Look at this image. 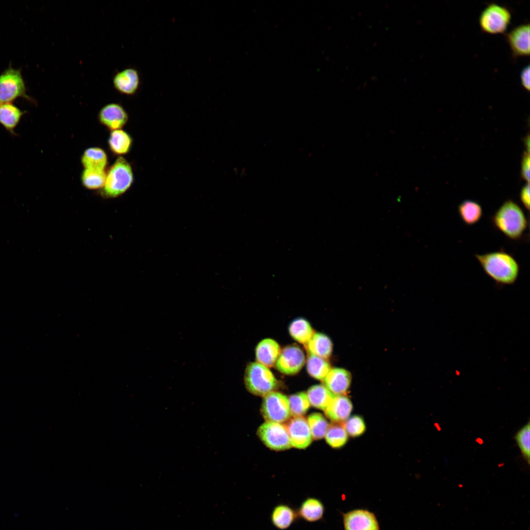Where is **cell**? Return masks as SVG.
Masks as SVG:
<instances>
[{"label": "cell", "mask_w": 530, "mask_h": 530, "mask_svg": "<svg viewBox=\"0 0 530 530\" xmlns=\"http://www.w3.org/2000/svg\"><path fill=\"white\" fill-rule=\"evenodd\" d=\"M113 84L115 90L122 94L134 95L140 85L138 71L134 68H128L118 72L113 78Z\"/></svg>", "instance_id": "14"}, {"label": "cell", "mask_w": 530, "mask_h": 530, "mask_svg": "<svg viewBox=\"0 0 530 530\" xmlns=\"http://www.w3.org/2000/svg\"><path fill=\"white\" fill-rule=\"evenodd\" d=\"M530 155L526 151L523 155L521 161V177L526 181L529 183L530 181Z\"/></svg>", "instance_id": "34"}, {"label": "cell", "mask_w": 530, "mask_h": 530, "mask_svg": "<svg viewBox=\"0 0 530 530\" xmlns=\"http://www.w3.org/2000/svg\"><path fill=\"white\" fill-rule=\"evenodd\" d=\"M106 174L104 170L85 169L81 179L83 185L88 189H95L103 187Z\"/></svg>", "instance_id": "29"}, {"label": "cell", "mask_w": 530, "mask_h": 530, "mask_svg": "<svg viewBox=\"0 0 530 530\" xmlns=\"http://www.w3.org/2000/svg\"><path fill=\"white\" fill-rule=\"evenodd\" d=\"M307 422L313 439L318 440L325 437L329 425L322 415L312 413L309 416Z\"/></svg>", "instance_id": "31"}, {"label": "cell", "mask_w": 530, "mask_h": 530, "mask_svg": "<svg viewBox=\"0 0 530 530\" xmlns=\"http://www.w3.org/2000/svg\"><path fill=\"white\" fill-rule=\"evenodd\" d=\"M133 182L132 167L123 158H118L106 175L105 184L102 190L106 197L113 198L124 193Z\"/></svg>", "instance_id": "3"}, {"label": "cell", "mask_w": 530, "mask_h": 530, "mask_svg": "<svg viewBox=\"0 0 530 530\" xmlns=\"http://www.w3.org/2000/svg\"><path fill=\"white\" fill-rule=\"evenodd\" d=\"M25 113L12 103H0V124L11 134L15 135V130Z\"/></svg>", "instance_id": "18"}, {"label": "cell", "mask_w": 530, "mask_h": 530, "mask_svg": "<svg viewBox=\"0 0 530 530\" xmlns=\"http://www.w3.org/2000/svg\"><path fill=\"white\" fill-rule=\"evenodd\" d=\"M291 415L293 417L303 415L308 410L310 403L306 393L300 392L291 395L288 398Z\"/></svg>", "instance_id": "32"}, {"label": "cell", "mask_w": 530, "mask_h": 530, "mask_svg": "<svg viewBox=\"0 0 530 530\" xmlns=\"http://www.w3.org/2000/svg\"><path fill=\"white\" fill-rule=\"evenodd\" d=\"M343 426L348 435L353 437L361 436L365 432L366 428L364 419L358 415L349 417L344 422Z\"/></svg>", "instance_id": "33"}, {"label": "cell", "mask_w": 530, "mask_h": 530, "mask_svg": "<svg viewBox=\"0 0 530 530\" xmlns=\"http://www.w3.org/2000/svg\"><path fill=\"white\" fill-rule=\"evenodd\" d=\"M244 380L247 390L259 396H265L273 392L278 385L277 379L269 369L258 362L247 365Z\"/></svg>", "instance_id": "4"}, {"label": "cell", "mask_w": 530, "mask_h": 530, "mask_svg": "<svg viewBox=\"0 0 530 530\" xmlns=\"http://www.w3.org/2000/svg\"><path fill=\"white\" fill-rule=\"evenodd\" d=\"M344 530H379L375 515L367 510L358 509L343 514Z\"/></svg>", "instance_id": "10"}, {"label": "cell", "mask_w": 530, "mask_h": 530, "mask_svg": "<svg viewBox=\"0 0 530 530\" xmlns=\"http://www.w3.org/2000/svg\"><path fill=\"white\" fill-rule=\"evenodd\" d=\"M459 217L463 222L469 226L477 223L481 218L483 210L476 201L466 200L460 203L457 208Z\"/></svg>", "instance_id": "22"}, {"label": "cell", "mask_w": 530, "mask_h": 530, "mask_svg": "<svg viewBox=\"0 0 530 530\" xmlns=\"http://www.w3.org/2000/svg\"><path fill=\"white\" fill-rule=\"evenodd\" d=\"M297 517L296 511L284 504L276 505L272 509L270 515L271 521L273 526L281 530L289 528Z\"/></svg>", "instance_id": "19"}, {"label": "cell", "mask_w": 530, "mask_h": 530, "mask_svg": "<svg viewBox=\"0 0 530 530\" xmlns=\"http://www.w3.org/2000/svg\"><path fill=\"white\" fill-rule=\"evenodd\" d=\"M505 38L514 57L530 55V24L518 25L505 33Z\"/></svg>", "instance_id": "11"}, {"label": "cell", "mask_w": 530, "mask_h": 530, "mask_svg": "<svg viewBox=\"0 0 530 530\" xmlns=\"http://www.w3.org/2000/svg\"><path fill=\"white\" fill-rule=\"evenodd\" d=\"M306 394L310 404L323 411L325 410L335 396L323 385L311 386Z\"/></svg>", "instance_id": "23"}, {"label": "cell", "mask_w": 530, "mask_h": 530, "mask_svg": "<svg viewBox=\"0 0 530 530\" xmlns=\"http://www.w3.org/2000/svg\"><path fill=\"white\" fill-rule=\"evenodd\" d=\"M110 149L117 155L125 154L130 150L132 139L130 135L121 130L113 131L108 140Z\"/></svg>", "instance_id": "25"}, {"label": "cell", "mask_w": 530, "mask_h": 530, "mask_svg": "<svg viewBox=\"0 0 530 530\" xmlns=\"http://www.w3.org/2000/svg\"><path fill=\"white\" fill-rule=\"evenodd\" d=\"M258 434L270 449L282 450L292 447L286 426L280 423L266 421L259 427Z\"/></svg>", "instance_id": "8"}, {"label": "cell", "mask_w": 530, "mask_h": 530, "mask_svg": "<svg viewBox=\"0 0 530 530\" xmlns=\"http://www.w3.org/2000/svg\"><path fill=\"white\" fill-rule=\"evenodd\" d=\"M523 459L528 465L530 462V423H528L520 428L514 436Z\"/></svg>", "instance_id": "30"}, {"label": "cell", "mask_w": 530, "mask_h": 530, "mask_svg": "<svg viewBox=\"0 0 530 530\" xmlns=\"http://www.w3.org/2000/svg\"><path fill=\"white\" fill-rule=\"evenodd\" d=\"M348 436L343 425L332 424L329 425L325 437L327 443L330 447L340 448L346 443Z\"/></svg>", "instance_id": "28"}, {"label": "cell", "mask_w": 530, "mask_h": 530, "mask_svg": "<svg viewBox=\"0 0 530 530\" xmlns=\"http://www.w3.org/2000/svg\"><path fill=\"white\" fill-rule=\"evenodd\" d=\"M324 507L318 499L309 497L305 499L296 511L297 515L309 522L320 520L324 514Z\"/></svg>", "instance_id": "20"}, {"label": "cell", "mask_w": 530, "mask_h": 530, "mask_svg": "<svg viewBox=\"0 0 530 530\" xmlns=\"http://www.w3.org/2000/svg\"><path fill=\"white\" fill-rule=\"evenodd\" d=\"M305 346L309 354L325 359L329 357L333 349V344L330 338L320 333H314Z\"/></svg>", "instance_id": "21"}, {"label": "cell", "mask_w": 530, "mask_h": 530, "mask_svg": "<svg viewBox=\"0 0 530 530\" xmlns=\"http://www.w3.org/2000/svg\"><path fill=\"white\" fill-rule=\"evenodd\" d=\"M81 162L85 169L104 170L107 164V156L101 148H90L84 152Z\"/></svg>", "instance_id": "24"}, {"label": "cell", "mask_w": 530, "mask_h": 530, "mask_svg": "<svg viewBox=\"0 0 530 530\" xmlns=\"http://www.w3.org/2000/svg\"><path fill=\"white\" fill-rule=\"evenodd\" d=\"M520 82L522 86L527 91L530 90V65L524 67L520 72Z\"/></svg>", "instance_id": "36"}, {"label": "cell", "mask_w": 530, "mask_h": 530, "mask_svg": "<svg viewBox=\"0 0 530 530\" xmlns=\"http://www.w3.org/2000/svg\"><path fill=\"white\" fill-rule=\"evenodd\" d=\"M520 200L524 207L529 211L530 210V184L528 183L521 189L520 193Z\"/></svg>", "instance_id": "35"}, {"label": "cell", "mask_w": 530, "mask_h": 530, "mask_svg": "<svg viewBox=\"0 0 530 530\" xmlns=\"http://www.w3.org/2000/svg\"><path fill=\"white\" fill-rule=\"evenodd\" d=\"M475 257L484 272L496 283L512 285L520 273V265L510 254L501 250L475 254Z\"/></svg>", "instance_id": "1"}, {"label": "cell", "mask_w": 530, "mask_h": 530, "mask_svg": "<svg viewBox=\"0 0 530 530\" xmlns=\"http://www.w3.org/2000/svg\"><path fill=\"white\" fill-rule=\"evenodd\" d=\"M261 410L268 422L283 423L291 416L288 398L279 392L273 391L265 396Z\"/></svg>", "instance_id": "7"}, {"label": "cell", "mask_w": 530, "mask_h": 530, "mask_svg": "<svg viewBox=\"0 0 530 530\" xmlns=\"http://www.w3.org/2000/svg\"><path fill=\"white\" fill-rule=\"evenodd\" d=\"M330 369V366L325 359L309 354L307 360V370L311 376L323 380Z\"/></svg>", "instance_id": "27"}, {"label": "cell", "mask_w": 530, "mask_h": 530, "mask_svg": "<svg viewBox=\"0 0 530 530\" xmlns=\"http://www.w3.org/2000/svg\"><path fill=\"white\" fill-rule=\"evenodd\" d=\"M352 409V403L348 397L345 395H337L334 396L324 411L329 419L340 423L344 422L349 417Z\"/></svg>", "instance_id": "16"}, {"label": "cell", "mask_w": 530, "mask_h": 530, "mask_svg": "<svg viewBox=\"0 0 530 530\" xmlns=\"http://www.w3.org/2000/svg\"><path fill=\"white\" fill-rule=\"evenodd\" d=\"M491 221L496 229L514 240L522 238L529 224L523 210L511 200L503 203L491 217Z\"/></svg>", "instance_id": "2"}, {"label": "cell", "mask_w": 530, "mask_h": 530, "mask_svg": "<svg viewBox=\"0 0 530 530\" xmlns=\"http://www.w3.org/2000/svg\"><path fill=\"white\" fill-rule=\"evenodd\" d=\"M323 381L324 386L334 395H344L350 387L351 376L347 370L335 368L330 369Z\"/></svg>", "instance_id": "15"}, {"label": "cell", "mask_w": 530, "mask_h": 530, "mask_svg": "<svg viewBox=\"0 0 530 530\" xmlns=\"http://www.w3.org/2000/svg\"><path fill=\"white\" fill-rule=\"evenodd\" d=\"M292 446L298 449H305L310 445L312 436L309 426L304 418L294 417L286 426Z\"/></svg>", "instance_id": "12"}, {"label": "cell", "mask_w": 530, "mask_h": 530, "mask_svg": "<svg viewBox=\"0 0 530 530\" xmlns=\"http://www.w3.org/2000/svg\"><path fill=\"white\" fill-rule=\"evenodd\" d=\"M289 330L293 339L304 345L315 333L309 322L301 318L294 320L290 325Z\"/></svg>", "instance_id": "26"}, {"label": "cell", "mask_w": 530, "mask_h": 530, "mask_svg": "<svg viewBox=\"0 0 530 530\" xmlns=\"http://www.w3.org/2000/svg\"><path fill=\"white\" fill-rule=\"evenodd\" d=\"M305 361V356L301 349L297 345H291L281 351L275 365L280 372L293 375L300 371Z\"/></svg>", "instance_id": "9"}, {"label": "cell", "mask_w": 530, "mask_h": 530, "mask_svg": "<svg viewBox=\"0 0 530 530\" xmlns=\"http://www.w3.org/2000/svg\"><path fill=\"white\" fill-rule=\"evenodd\" d=\"M19 97L31 100L21 71L10 67L0 75V103H12Z\"/></svg>", "instance_id": "6"}, {"label": "cell", "mask_w": 530, "mask_h": 530, "mask_svg": "<svg viewBox=\"0 0 530 530\" xmlns=\"http://www.w3.org/2000/svg\"><path fill=\"white\" fill-rule=\"evenodd\" d=\"M278 344L271 339H265L261 341L256 348L257 362L266 367L273 366L281 352Z\"/></svg>", "instance_id": "17"}, {"label": "cell", "mask_w": 530, "mask_h": 530, "mask_svg": "<svg viewBox=\"0 0 530 530\" xmlns=\"http://www.w3.org/2000/svg\"><path fill=\"white\" fill-rule=\"evenodd\" d=\"M511 20V13L506 7L491 2L481 12L478 19L481 30L490 34L502 33L506 30Z\"/></svg>", "instance_id": "5"}, {"label": "cell", "mask_w": 530, "mask_h": 530, "mask_svg": "<svg viewBox=\"0 0 530 530\" xmlns=\"http://www.w3.org/2000/svg\"><path fill=\"white\" fill-rule=\"evenodd\" d=\"M98 117L103 125L113 131L119 130L128 119L125 109L117 103H110L104 106L100 110Z\"/></svg>", "instance_id": "13"}]
</instances>
